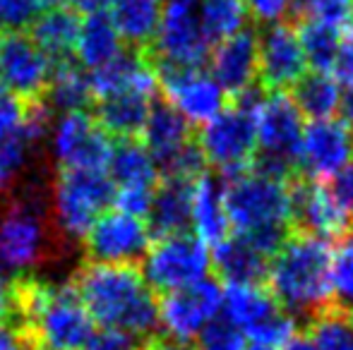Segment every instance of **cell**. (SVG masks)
Wrapping results in <instances>:
<instances>
[{
	"mask_svg": "<svg viewBox=\"0 0 353 350\" xmlns=\"http://www.w3.org/2000/svg\"><path fill=\"white\" fill-rule=\"evenodd\" d=\"M353 159V132L344 120H312L303 127L298 173L315 182L336 177Z\"/></svg>",
	"mask_w": 353,
	"mask_h": 350,
	"instance_id": "obj_16",
	"label": "cell"
},
{
	"mask_svg": "<svg viewBox=\"0 0 353 350\" xmlns=\"http://www.w3.org/2000/svg\"><path fill=\"white\" fill-rule=\"evenodd\" d=\"M61 3H63V0H39V5H41V8H48V10L61 8Z\"/></svg>",
	"mask_w": 353,
	"mask_h": 350,
	"instance_id": "obj_55",
	"label": "cell"
},
{
	"mask_svg": "<svg viewBox=\"0 0 353 350\" xmlns=\"http://www.w3.org/2000/svg\"><path fill=\"white\" fill-rule=\"evenodd\" d=\"M257 29L245 27L233 36L219 41L212 51V77L223 89L226 98H236L257 85Z\"/></svg>",
	"mask_w": 353,
	"mask_h": 350,
	"instance_id": "obj_18",
	"label": "cell"
},
{
	"mask_svg": "<svg viewBox=\"0 0 353 350\" xmlns=\"http://www.w3.org/2000/svg\"><path fill=\"white\" fill-rule=\"evenodd\" d=\"M0 322H14L12 278H3V276H0Z\"/></svg>",
	"mask_w": 353,
	"mask_h": 350,
	"instance_id": "obj_50",
	"label": "cell"
},
{
	"mask_svg": "<svg viewBox=\"0 0 353 350\" xmlns=\"http://www.w3.org/2000/svg\"><path fill=\"white\" fill-rule=\"evenodd\" d=\"M293 27H298V39H301L303 53H305V61L315 67V72H327L332 75V67H334V58L339 51L341 32L344 29H336L332 24L312 22V19H301Z\"/></svg>",
	"mask_w": 353,
	"mask_h": 350,
	"instance_id": "obj_33",
	"label": "cell"
},
{
	"mask_svg": "<svg viewBox=\"0 0 353 350\" xmlns=\"http://www.w3.org/2000/svg\"><path fill=\"white\" fill-rule=\"evenodd\" d=\"M332 245L301 230H291L270 259L265 285L283 312L310 319L332 303Z\"/></svg>",
	"mask_w": 353,
	"mask_h": 350,
	"instance_id": "obj_2",
	"label": "cell"
},
{
	"mask_svg": "<svg viewBox=\"0 0 353 350\" xmlns=\"http://www.w3.org/2000/svg\"><path fill=\"white\" fill-rule=\"evenodd\" d=\"M116 199V185L106 173L61 168L53 187L58 226L70 238H84L106 206Z\"/></svg>",
	"mask_w": 353,
	"mask_h": 350,
	"instance_id": "obj_7",
	"label": "cell"
},
{
	"mask_svg": "<svg viewBox=\"0 0 353 350\" xmlns=\"http://www.w3.org/2000/svg\"><path fill=\"white\" fill-rule=\"evenodd\" d=\"M332 298L353 309V230L339 243H334L330 264Z\"/></svg>",
	"mask_w": 353,
	"mask_h": 350,
	"instance_id": "obj_37",
	"label": "cell"
},
{
	"mask_svg": "<svg viewBox=\"0 0 353 350\" xmlns=\"http://www.w3.org/2000/svg\"><path fill=\"white\" fill-rule=\"evenodd\" d=\"M0 350H27L22 329L12 322H0Z\"/></svg>",
	"mask_w": 353,
	"mask_h": 350,
	"instance_id": "obj_49",
	"label": "cell"
},
{
	"mask_svg": "<svg viewBox=\"0 0 353 350\" xmlns=\"http://www.w3.org/2000/svg\"><path fill=\"white\" fill-rule=\"evenodd\" d=\"M152 98L147 94L125 91L92 103V118L113 140H140L147 125Z\"/></svg>",
	"mask_w": 353,
	"mask_h": 350,
	"instance_id": "obj_21",
	"label": "cell"
},
{
	"mask_svg": "<svg viewBox=\"0 0 353 350\" xmlns=\"http://www.w3.org/2000/svg\"><path fill=\"white\" fill-rule=\"evenodd\" d=\"M154 190L157 187H121V190H116L113 206L118 211H123V214L147 221L149 209H152V201H154Z\"/></svg>",
	"mask_w": 353,
	"mask_h": 350,
	"instance_id": "obj_44",
	"label": "cell"
},
{
	"mask_svg": "<svg viewBox=\"0 0 353 350\" xmlns=\"http://www.w3.org/2000/svg\"><path fill=\"white\" fill-rule=\"evenodd\" d=\"M291 24L301 19L332 24L336 29H346L353 24V0H293Z\"/></svg>",
	"mask_w": 353,
	"mask_h": 350,
	"instance_id": "obj_35",
	"label": "cell"
},
{
	"mask_svg": "<svg viewBox=\"0 0 353 350\" xmlns=\"http://www.w3.org/2000/svg\"><path fill=\"white\" fill-rule=\"evenodd\" d=\"M291 197V230L334 245L353 230V216L336 201L325 182H315L303 173L288 180Z\"/></svg>",
	"mask_w": 353,
	"mask_h": 350,
	"instance_id": "obj_10",
	"label": "cell"
},
{
	"mask_svg": "<svg viewBox=\"0 0 353 350\" xmlns=\"http://www.w3.org/2000/svg\"><path fill=\"white\" fill-rule=\"evenodd\" d=\"M283 350H317V346L310 341V336L303 331V333H296V336L283 346Z\"/></svg>",
	"mask_w": 353,
	"mask_h": 350,
	"instance_id": "obj_54",
	"label": "cell"
},
{
	"mask_svg": "<svg viewBox=\"0 0 353 350\" xmlns=\"http://www.w3.org/2000/svg\"><path fill=\"white\" fill-rule=\"evenodd\" d=\"M144 343L137 336L128 331H118V329H103V331L94 333V338L82 350H140Z\"/></svg>",
	"mask_w": 353,
	"mask_h": 350,
	"instance_id": "obj_45",
	"label": "cell"
},
{
	"mask_svg": "<svg viewBox=\"0 0 353 350\" xmlns=\"http://www.w3.org/2000/svg\"><path fill=\"white\" fill-rule=\"evenodd\" d=\"M166 0H113L111 19L132 51H149L157 39Z\"/></svg>",
	"mask_w": 353,
	"mask_h": 350,
	"instance_id": "obj_25",
	"label": "cell"
},
{
	"mask_svg": "<svg viewBox=\"0 0 353 350\" xmlns=\"http://www.w3.org/2000/svg\"><path fill=\"white\" fill-rule=\"evenodd\" d=\"M257 151L288 159L298 166L303 140V116L288 91H270L255 118Z\"/></svg>",
	"mask_w": 353,
	"mask_h": 350,
	"instance_id": "obj_17",
	"label": "cell"
},
{
	"mask_svg": "<svg viewBox=\"0 0 353 350\" xmlns=\"http://www.w3.org/2000/svg\"><path fill=\"white\" fill-rule=\"evenodd\" d=\"M94 127H97V120H94L92 113H87V111H70L63 116V120L58 122L56 140H53V144H56V156H58V161H61V166L79 149V144L92 135Z\"/></svg>",
	"mask_w": 353,
	"mask_h": 350,
	"instance_id": "obj_38",
	"label": "cell"
},
{
	"mask_svg": "<svg viewBox=\"0 0 353 350\" xmlns=\"http://www.w3.org/2000/svg\"><path fill=\"white\" fill-rule=\"evenodd\" d=\"M200 22L210 43L223 41L245 29L248 3L245 0H202Z\"/></svg>",
	"mask_w": 353,
	"mask_h": 350,
	"instance_id": "obj_34",
	"label": "cell"
},
{
	"mask_svg": "<svg viewBox=\"0 0 353 350\" xmlns=\"http://www.w3.org/2000/svg\"><path fill=\"white\" fill-rule=\"evenodd\" d=\"M296 319L288 312L279 309L276 314H272L270 319L255 327L252 331H248V336L252 338V343H260V346H270L279 350L281 346H286L293 336H296Z\"/></svg>",
	"mask_w": 353,
	"mask_h": 350,
	"instance_id": "obj_41",
	"label": "cell"
},
{
	"mask_svg": "<svg viewBox=\"0 0 353 350\" xmlns=\"http://www.w3.org/2000/svg\"><path fill=\"white\" fill-rule=\"evenodd\" d=\"M70 283L94 324L128 331L137 338L157 336L159 295L144 281L142 264L84 262L77 266Z\"/></svg>",
	"mask_w": 353,
	"mask_h": 350,
	"instance_id": "obj_1",
	"label": "cell"
},
{
	"mask_svg": "<svg viewBox=\"0 0 353 350\" xmlns=\"http://www.w3.org/2000/svg\"><path fill=\"white\" fill-rule=\"evenodd\" d=\"M223 305V290L216 278H202L183 290L159 295V324L173 341L197 338L216 319Z\"/></svg>",
	"mask_w": 353,
	"mask_h": 350,
	"instance_id": "obj_13",
	"label": "cell"
},
{
	"mask_svg": "<svg viewBox=\"0 0 353 350\" xmlns=\"http://www.w3.org/2000/svg\"><path fill=\"white\" fill-rule=\"evenodd\" d=\"M288 96L293 98L301 116L310 120H330L339 111L341 89L339 82L327 72H310L288 89Z\"/></svg>",
	"mask_w": 353,
	"mask_h": 350,
	"instance_id": "obj_30",
	"label": "cell"
},
{
	"mask_svg": "<svg viewBox=\"0 0 353 350\" xmlns=\"http://www.w3.org/2000/svg\"><path fill=\"white\" fill-rule=\"evenodd\" d=\"M53 238L46 228V214L34 197H19L0 216V259L3 266L27 274L53 254Z\"/></svg>",
	"mask_w": 353,
	"mask_h": 350,
	"instance_id": "obj_9",
	"label": "cell"
},
{
	"mask_svg": "<svg viewBox=\"0 0 353 350\" xmlns=\"http://www.w3.org/2000/svg\"><path fill=\"white\" fill-rule=\"evenodd\" d=\"M79 27L82 19L72 8H53L48 12L39 14L37 22L29 27L32 41L51 58V63L70 61L77 48Z\"/></svg>",
	"mask_w": 353,
	"mask_h": 350,
	"instance_id": "obj_26",
	"label": "cell"
},
{
	"mask_svg": "<svg viewBox=\"0 0 353 350\" xmlns=\"http://www.w3.org/2000/svg\"><path fill=\"white\" fill-rule=\"evenodd\" d=\"M142 348H144V346H142ZM142 348H140V350H142Z\"/></svg>",
	"mask_w": 353,
	"mask_h": 350,
	"instance_id": "obj_57",
	"label": "cell"
},
{
	"mask_svg": "<svg viewBox=\"0 0 353 350\" xmlns=\"http://www.w3.org/2000/svg\"><path fill=\"white\" fill-rule=\"evenodd\" d=\"M111 180L121 187H159L161 175L140 140H116L111 154Z\"/></svg>",
	"mask_w": 353,
	"mask_h": 350,
	"instance_id": "obj_29",
	"label": "cell"
},
{
	"mask_svg": "<svg viewBox=\"0 0 353 350\" xmlns=\"http://www.w3.org/2000/svg\"><path fill=\"white\" fill-rule=\"evenodd\" d=\"M257 85L270 91H288L305 75V53L291 22H274L257 34Z\"/></svg>",
	"mask_w": 353,
	"mask_h": 350,
	"instance_id": "obj_14",
	"label": "cell"
},
{
	"mask_svg": "<svg viewBox=\"0 0 353 350\" xmlns=\"http://www.w3.org/2000/svg\"><path fill=\"white\" fill-rule=\"evenodd\" d=\"M221 192L228 226H233L238 233L291 228L288 182L272 180L248 168L245 173L221 180Z\"/></svg>",
	"mask_w": 353,
	"mask_h": 350,
	"instance_id": "obj_3",
	"label": "cell"
},
{
	"mask_svg": "<svg viewBox=\"0 0 353 350\" xmlns=\"http://www.w3.org/2000/svg\"><path fill=\"white\" fill-rule=\"evenodd\" d=\"M212 264L216 269V281L226 283H265L270 271V257L241 233L214 245Z\"/></svg>",
	"mask_w": 353,
	"mask_h": 350,
	"instance_id": "obj_22",
	"label": "cell"
},
{
	"mask_svg": "<svg viewBox=\"0 0 353 350\" xmlns=\"http://www.w3.org/2000/svg\"><path fill=\"white\" fill-rule=\"evenodd\" d=\"M27 350H82L94 338V319L79 300L74 285L48 288L46 300L22 329Z\"/></svg>",
	"mask_w": 353,
	"mask_h": 350,
	"instance_id": "obj_4",
	"label": "cell"
},
{
	"mask_svg": "<svg viewBox=\"0 0 353 350\" xmlns=\"http://www.w3.org/2000/svg\"><path fill=\"white\" fill-rule=\"evenodd\" d=\"M339 111H341V120H344L346 125H349V130L353 132V85L346 87V91L341 94Z\"/></svg>",
	"mask_w": 353,
	"mask_h": 350,
	"instance_id": "obj_53",
	"label": "cell"
},
{
	"mask_svg": "<svg viewBox=\"0 0 353 350\" xmlns=\"http://www.w3.org/2000/svg\"><path fill=\"white\" fill-rule=\"evenodd\" d=\"M113 0H68V8H72L74 12H84V14H97L103 12L106 8H111Z\"/></svg>",
	"mask_w": 353,
	"mask_h": 350,
	"instance_id": "obj_52",
	"label": "cell"
},
{
	"mask_svg": "<svg viewBox=\"0 0 353 350\" xmlns=\"http://www.w3.org/2000/svg\"><path fill=\"white\" fill-rule=\"evenodd\" d=\"M149 245L147 221L123 211H103L82 238L84 262L97 264H140Z\"/></svg>",
	"mask_w": 353,
	"mask_h": 350,
	"instance_id": "obj_11",
	"label": "cell"
},
{
	"mask_svg": "<svg viewBox=\"0 0 353 350\" xmlns=\"http://www.w3.org/2000/svg\"><path fill=\"white\" fill-rule=\"evenodd\" d=\"M257 111L238 101H228V108L212 118L202 132H197L207 161L216 166L221 180L245 173L257 151Z\"/></svg>",
	"mask_w": 353,
	"mask_h": 350,
	"instance_id": "obj_5",
	"label": "cell"
},
{
	"mask_svg": "<svg viewBox=\"0 0 353 350\" xmlns=\"http://www.w3.org/2000/svg\"><path fill=\"white\" fill-rule=\"evenodd\" d=\"M46 103L58 111H87L92 108V89H89V75H84L77 61L53 63L51 82H48Z\"/></svg>",
	"mask_w": 353,
	"mask_h": 350,
	"instance_id": "obj_31",
	"label": "cell"
},
{
	"mask_svg": "<svg viewBox=\"0 0 353 350\" xmlns=\"http://www.w3.org/2000/svg\"><path fill=\"white\" fill-rule=\"evenodd\" d=\"M207 166H210V161H207V156H205V151H202L197 137H192V140H188L178 151H173L171 156H166L163 161H159L157 171L161 177L195 182L207 173Z\"/></svg>",
	"mask_w": 353,
	"mask_h": 350,
	"instance_id": "obj_36",
	"label": "cell"
},
{
	"mask_svg": "<svg viewBox=\"0 0 353 350\" xmlns=\"http://www.w3.org/2000/svg\"><path fill=\"white\" fill-rule=\"evenodd\" d=\"M142 350H197L192 348L190 343H181V341H173V338L168 336H149L147 341H144V348Z\"/></svg>",
	"mask_w": 353,
	"mask_h": 350,
	"instance_id": "obj_51",
	"label": "cell"
},
{
	"mask_svg": "<svg viewBox=\"0 0 353 350\" xmlns=\"http://www.w3.org/2000/svg\"><path fill=\"white\" fill-rule=\"evenodd\" d=\"M332 77L344 85H353V24L341 32L339 51L334 58V67H332Z\"/></svg>",
	"mask_w": 353,
	"mask_h": 350,
	"instance_id": "obj_46",
	"label": "cell"
},
{
	"mask_svg": "<svg viewBox=\"0 0 353 350\" xmlns=\"http://www.w3.org/2000/svg\"><path fill=\"white\" fill-rule=\"evenodd\" d=\"M118 53H123V39L113 19L106 12L87 14V19H82L77 48H74L79 65L97 70L103 63L113 61Z\"/></svg>",
	"mask_w": 353,
	"mask_h": 350,
	"instance_id": "obj_28",
	"label": "cell"
},
{
	"mask_svg": "<svg viewBox=\"0 0 353 350\" xmlns=\"http://www.w3.org/2000/svg\"><path fill=\"white\" fill-rule=\"evenodd\" d=\"M192 187L195 182L190 180L161 177L147 216L149 238L161 240L168 235L188 233L192 226Z\"/></svg>",
	"mask_w": 353,
	"mask_h": 350,
	"instance_id": "obj_20",
	"label": "cell"
},
{
	"mask_svg": "<svg viewBox=\"0 0 353 350\" xmlns=\"http://www.w3.org/2000/svg\"><path fill=\"white\" fill-rule=\"evenodd\" d=\"M29 103L14 96L8 89H0V146L24 125Z\"/></svg>",
	"mask_w": 353,
	"mask_h": 350,
	"instance_id": "obj_43",
	"label": "cell"
},
{
	"mask_svg": "<svg viewBox=\"0 0 353 350\" xmlns=\"http://www.w3.org/2000/svg\"><path fill=\"white\" fill-rule=\"evenodd\" d=\"M149 63L154 67L161 96L190 125L210 122L212 118H216L223 111L226 94L214 82V77H207L202 70H192V67L168 65V63H157V61H149Z\"/></svg>",
	"mask_w": 353,
	"mask_h": 350,
	"instance_id": "obj_12",
	"label": "cell"
},
{
	"mask_svg": "<svg viewBox=\"0 0 353 350\" xmlns=\"http://www.w3.org/2000/svg\"><path fill=\"white\" fill-rule=\"evenodd\" d=\"M212 257L195 233H178L152 240L144 254L142 276L157 295L183 290L207 278Z\"/></svg>",
	"mask_w": 353,
	"mask_h": 350,
	"instance_id": "obj_6",
	"label": "cell"
},
{
	"mask_svg": "<svg viewBox=\"0 0 353 350\" xmlns=\"http://www.w3.org/2000/svg\"><path fill=\"white\" fill-rule=\"evenodd\" d=\"M53 63L29 34L0 36V77L22 101H46Z\"/></svg>",
	"mask_w": 353,
	"mask_h": 350,
	"instance_id": "obj_15",
	"label": "cell"
},
{
	"mask_svg": "<svg viewBox=\"0 0 353 350\" xmlns=\"http://www.w3.org/2000/svg\"><path fill=\"white\" fill-rule=\"evenodd\" d=\"M34 144H37V142L29 137L27 127L22 125L3 146H0V195H5V192L12 187L14 177H17L19 168L24 166V161H27Z\"/></svg>",
	"mask_w": 353,
	"mask_h": 350,
	"instance_id": "obj_39",
	"label": "cell"
},
{
	"mask_svg": "<svg viewBox=\"0 0 353 350\" xmlns=\"http://www.w3.org/2000/svg\"><path fill=\"white\" fill-rule=\"evenodd\" d=\"M221 307L226 322L243 333L252 331L281 309L265 283H226Z\"/></svg>",
	"mask_w": 353,
	"mask_h": 350,
	"instance_id": "obj_24",
	"label": "cell"
},
{
	"mask_svg": "<svg viewBox=\"0 0 353 350\" xmlns=\"http://www.w3.org/2000/svg\"><path fill=\"white\" fill-rule=\"evenodd\" d=\"M192 228L205 245H219L228 238V216L223 209L221 182L202 175L192 187Z\"/></svg>",
	"mask_w": 353,
	"mask_h": 350,
	"instance_id": "obj_27",
	"label": "cell"
},
{
	"mask_svg": "<svg viewBox=\"0 0 353 350\" xmlns=\"http://www.w3.org/2000/svg\"><path fill=\"white\" fill-rule=\"evenodd\" d=\"M200 350H245L243 331H238L226 319H214L200 333Z\"/></svg>",
	"mask_w": 353,
	"mask_h": 350,
	"instance_id": "obj_42",
	"label": "cell"
},
{
	"mask_svg": "<svg viewBox=\"0 0 353 350\" xmlns=\"http://www.w3.org/2000/svg\"><path fill=\"white\" fill-rule=\"evenodd\" d=\"M248 12L257 19V22L274 24L281 22L286 14H291L293 0H245Z\"/></svg>",
	"mask_w": 353,
	"mask_h": 350,
	"instance_id": "obj_47",
	"label": "cell"
},
{
	"mask_svg": "<svg viewBox=\"0 0 353 350\" xmlns=\"http://www.w3.org/2000/svg\"><path fill=\"white\" fill-rule=\"evenodd\" d=\"M245 350H276V348H270V346H260V343H252L250 348H245Z\"/></svg>",
	"mask_w": 353,
	"mask_h": 350,
	"instance_id": "obj_56",
	"label": "cell"
},
{
	"mask_svg": "<svg viewBox=\"0 0 353 350\" xmlns=\"http://www.w3.org/2000/svg\"><path fill=\"white\" fill-rule=\"evenodd\" d=\"M41 14L39 0H0V36L24 34Z\"/></svg>",
	"mask_w": 353,
	"mask_h": 350,
	"instance_id": "obj_40",
	"label": "cell"
},
{
	"mask_svg": "<svg viewBox=\"0 0 353 350\" xmlns=\"http://www.w3.org/2000/svg\"><path fill=\"white\" fill-rule=\"evenodd\" d=\"M89 89H92L94 101H101L108 96H118L125 91H137L154 96L157 94V75L144 51H128L118 53L113 61L103 63L101 67L92 70L89 75Z\"/></svg>",
	"mask_w": 353,
	"mask_h": 350,
	"instance_id": "obj_19",
	"label": "cell"
},
{
	"mask_svg": "<svg viewBox=\"0 0 353 350\" xmlns=\"http://www.w3.org/2000/svg\"><path fill=\"white\" fill-rule=\"evenodd\" d=\"M305 333L317 350H353V309L336 300L305 319Z\"/></svg>",
	"mask_w": 353,
	"mask_h": 350,
	"instance_id": "obj_32",
	"label": "cell"
},
{
	"mask_svg": "<svg viewBox=\"0 0 353 350\" xmlns=\"http://www.w3.org/2000/svg\"><path fill=\"white\" fill-rule=\"evenodd\" d=\"M202 0H166L152 48L144 51L149 61L202 70L210 61L212 43L200 22Z\"/></svg>",
	"mask_w": 353,
	"mask_h": 350,
	"instance_id": "obj_8",
	"label": "cell"
},
{
	"mask_svg": "<svg viewBox=\"0 0 353 350\" xmlns=\"http://www.w3.org/2000/svg\"><path fill=\"white\" fill-rule=\"evenodd\" d=\"M332 195H334L336 201L353 216V159L346 164V168L334 177Z\"/></svg>",
	"mask_w": 353,
	"mask_h": 350,
	"instance_id": "obj_48",
	"label": "cell"
},
{
	"mask_svg": "<svg viewBox=\"0 0 353 350\" xmlns=\"http://www.w3.org/2000/svg\"><path fill=\"white\" fill-rule=\"evenodd\" d=\"M192 137H195V132H192L190 122L163 96H154L152 106H149L147 125H144L140 137V142L147 146L149 154H152L154 164L171 156L173 151H178Z\"/></svg>",
	"mask_w": 353,
	"mask_h": 350,
	"instance_id": "obj_23",
	"label": "cell"
}]
</instances>
